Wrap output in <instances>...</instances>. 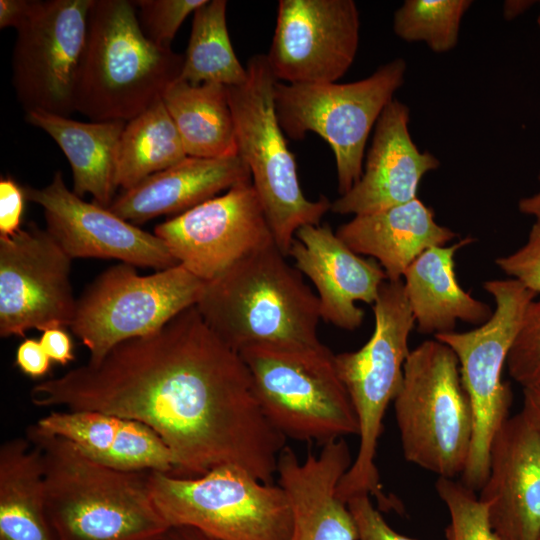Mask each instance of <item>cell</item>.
I'll use <instances>...</instances> for the list:
<instances>
[{
  "label": "cell",
  "mask_w": 540,
  "mask_h": 540,
  "mask_svg": "<svg viewBox=\"0 0 540 540\" xmlns=\"http://www.w3.org/2000/svg\"><path fill=\"white\" fill-rule=\"evenodd\" d=\"M30 398L36 407L98 411L147 425L173 454L176 477L234 465L272 483L286 447L241 355L195 306L117 344L98 362L35 384Z\"/></svg>",
  "instance_id": "obj_1"
},
{
  "label": "cell",
  "mask_w": 540,
  "mask_h": 540,
  "mask_svg": "<svg viewBox=\"0 0 540 540\" xmlns=\"http://www.w3.org/2000/svg\"><path fill=\"white\" fill-rule=\"evenodd\" d=\"M41 453L46 508L57 540H164L171 528L152 498L149 474L110 468L32 424Z\"/></svg>",
  "instance_id": "obj_2"
},
{
  "label": "cell",
  "mask_w": 540,
  "mask_h": 540,
  "mask_svg": "<svg viewBox=\"0 0 540 540\" xmlns=\"http://www.w3.org/2000/svg\"><path fill=\"white\" fill-rule=\"evenodd\" d=\"M232 350L257 346L318 348L317 295L276 244L243 258L205 282L195 305Z\"/></svg>",
  "instance_id": "obj_3"
},
{
  "label": "cell",
  "mask_w": 540,
  "mask_h": 540,
  "mask_svg": "<svg viewBox=\"0 0 540 540\" xmlns=\"http://www.w3.org/2000/svg\"><path fill=\"white\" fill-rule=\"evenodd\" d=\"M184 54L143 32L134 1L93 0L74 94V109L91 121H129L176 82Z\"/></svg>",
  "instance_id": "obj_4"
},
{
  "label": "cell",
  "mask_w": 540,
  "mask_h": 540,
  "mask_svg": "<svg viewBox=\"0 0 540 540\" xmlns=\"http://www.w3.org/2000/svg\"><path fill=\"white\" fill-rule=\"evenodd\" d=\"M373 312L369 340L356 351L335 355L357 416L359 436L357 455L340 480L337 494L344 502L357 495L373 496L379 510L401 511V504L383 491L375 459L386 409L402 384L408 340L415 326L403 280L383 283Z\"/></svg>",
  "instance_id": "obj_5"
},
{
  "label": "cell",
  "mask_w": 540,
  "mask_h": 540,
  "mask_svg": "<svg viewBox=\"0 0 540 540\" xmlns=\"http://www.w3.org/2000/svg\"><path fill=\"white\" fill-rule=\"evenodd\" d=\"M246 69L243 84L227 87L237 153L250 170L275 244L287 257L297 230L320 224L331 202L325 196L310 200L302 191L295 157L276 115L277 80L266 54L252 56Z\"/></svg>",
  "instance_id": "obj_6"
},
{
  "label": "cell",
  "mask_w": 540,
  "mask_h": 540,
  "mask_svg": "<svg viewBox=\"0 0 540 540\" xmlns=\"http://www.w3.org/2000/svg\"><path fill=\"white\" fill-rule=\"evenodd\" d=\"M393 402L404 458L438 477L461 476L474 420L453 350L435 338L410 350Z\"/></svg>",
  "instance_id": "obj_7"
},
{
  "label": "cell",
  "mask_w": 540,
  "mask_h": 540,
  "mask_svg": "<svg viewBox=\"0 0 540 540\" xmlns=\"http://www.w3.org/2000/svg\"><path fill=\"white\" fill-rule=\"evenodd\" d=\"M258 401L285 437L322 445L358 435V420L335 354L318 348L257 346L240 353Z\"/></svg>",
  "instance_id": "obj_8"
},
{
  "label": "cell",
  "mask_w": 540,
  "mask_h": 540,
  "mask_svg": "<svg viewBox=\"0 0 540 540\" xmlns=\"http://www.w3.org/2000/svg\"><path fill=\"white\" fill-rule=\"evenodd\" d=\"M149 488L170 527H191L217 540H287L292 532L284 489L234 465L191 478L150 472Z\"/></svg>",
  "instance_id": "obj_9"
},
{
  "label": "cell",
  "mask_w": 540,
  "mask_h": 540,
  "mask_svg": "<svg viewBox=\"0 0 540 540\" xmlns=\"http://www.w3.org/2000/svg\"><path fill=\"white\" fill-rule=\"evenodd\" d=\"M406 69L405 60L396 58L355 82H276L275 110L284 134L302 140L307 132H313L329 144L340 195L360 179L369 134L403 85Z\"/></svg>",
  "instance_id": "obj_10"
},
{
  "label": "cell",
  "mask_w": 540,
  "mask_h": 540,
  "mask_svg": "<svg viewBox=\"0 0 540 540\" xmlns=\"http://www.w3.org/2000/svg\"><path fill=\"white\" fill-rule=\"evenodd\" d=\"M483 287L495 302L491 317L469 331L434 336L457 356L471 404L474 430L461 482L474 491L481 490L486 481L491 443L509 417L512 392L503 381V369L525 309L537 297L511 278L490 280Z\"/></svg>",
  "instance_id": "obj_11"
},
{
  "label": "cell",
  "mask_w": 540,
  "mask_h": 540,
  "mask_svg": "<svg viewBox=\"0 0 540 540\" xmlns=\"http://www.w3.org/2000/svg\"><path fill=\"white\" fill-rule=\"evenodd\" d=\"M205 282L183 265L139 275L135 266L107 268L77 299L70 329L100 361L117 344L148 335L197 304Z\"/></svg>",
  "instance_id": "obj_12"
},
{
  "label": "cell",
  "mask_w": 540,
  "mask_h": 540,
  "mask_svg": "<svg viewBox=\"0 0 540 540\" xmlns=\"http://www.w3.org/2000/svg\"><path fill=\"white\" fill-rule=\"evenodd\" d=\"M93 0L39 1L19 27L12 52V85L26 112L69 117L85 50Z\"/></svg>",
  "instance_id": "obj_13"
},
{
  "label": "cell",
  "mask_w": 540,
  "mask_h": 540,
  "mask_svg": "<svg viewBox=\"0 0 540 540\" xmlns=\"http://www.w3.org/2000/svg\"><path fill=\"white\" fill-rule=\"evenodd\" d=\"M72 259L46 229L30 222L0 237V336L70 327L76 309Z\"/></svg>",
  "instance_id": "obj_14"
},
{
  "label": "cell",
  "mask_w": 540,
  "mask_h": 540,
  "mask_svg": "<svg viewBox=\"0 0 540 540\" xmlns=\"http://www.w3.org/2000/svg\"><path fill=\"white\" fill-rule=\"evenodd\" d=\"M154 234L178 264L204 282L275 244L251 180L158 224Z\"/></svg>",
  "instance_id": "obj_15"
},
{
  "label": "cell",
  "mask_w": 540,
  "mask_h": 540,
  "mask_svg": "<svg viewBox=\"0 0 540 540\" xmlns=\"http://www.w3.org/2000/svg\"><path fill=\"white\" fill-rule=\"evenodd\" d=\"M359 35L353 0H280L266 57L278 82L335 83L355 60Z\"/></svg>",
  "instance_id": "obj_16"
},
{
  "label": "cell",
  "mask_w": 540,
  "mask_h": 540,
  "mask_svg": "<svg viewBox=\"0 0 540 540\" xmlns=\"http://www.w3.org/2000/svg\"><path fill=\"white\" fill-rule=\"evenodd\" d=\"M26 200L43 209L46 230L71 258L116 259L157 271L178 265L165 243L109 208L84 201L65 184L61 171L41 188L24 187Z\"/></svg>",
  "instance_id": "obj_17"
},
{
  "label": "cell",
  "mask_w": 540,
  "mask_h": 540,
  "mask_svg": "<svg viewBox=\"0 0 540 540\" xmlns=\"http://www.w3.org/2000/svg\"><path fill=\"white\" fill-rule=\"evenodd\" d=\"M479 499L502 540L540 534V436L522 412L509 416L493 438Z\"/></svg>",
  "instance_id": "obj_18"
},
{
  "label": "cell",
  "mask_w": 540,
  "mask_h": 540,
  "mask_svg": "<svg viewBox=\"0 0 540 540\" xmlns=\"http://www.w3.org/2000/svg\"><path fill=\"white\" fill-rule=\"evenodd\" d=\"M288 256L314 284L321 319L349 331L359 328L364 319L356 302L374 304L388 280L376 260L354 252L328 224L298 229Z\"/></svg>",
  "instance_id": "obj_19"
},
{
  "label": "cell",
  "mask_w": 540,
  "mask_h": 540,
  "mask_svg": "<svg viewBox=\"0 0 540 540\" xmlns=\"http://www.w3.org/2000/svg\"><path fill=\"white\" fill-rule=\"evenodd\" d=\"M407 105L393 99L383 110L374 130L360 179L345 194L331 202L340 215L376 213L417 198L423 176L436 170L440 161L422 152L409 132Z\"/></svg>",
  "instance_id": "obj_20"
},
{
  "label": "cell",
  "mask_w": 540,
  "mask_h": 540,
  "mask_svg": "<svg viewBox=\"0 0 540 540\" xmlns=\"http://www.w3.org/2000/svg\"><path fill=\"white\" fill-rule=\"evenodd\" d=\"M353 460L346 441L323 444L302 461L285 447L277 465L278 484L286 492L293 512L287 540H358L357 528L337 487Z\"/></svg>",
  "instance_id": "obj_21"
},
{
  "label": "cell",
  "mask_w": 540,
  "mask_h": 540,
  "mask_svg": "<svg viewBox=\"0 0 540 540\" xmlns=\"http://www.w3.org/2000/svg\"><path fill=\"white\" fill-rule=\"evenodd\" d=\"M35 424L68 440L101 465L175 475L176 463L168 446L154 430L134 419L89 410H52Z\"/></svg>",
  "instance_id": "obj_22"
},
{
  "label": "cell",
  "mask_w": 540,
  "mask_h": 540,
  "mask_svg": "<svg viewBox=\"0 0 540 540\" xmlns=\"http://www.w3.org/2000/svg\"><path fill=\"white\" fill-rule=\"evenodd\" d=\"M250 180V170L238 154L222 158L187 156L123 191L108 208L139 225L159 216L182 214L221 191Z\"/></svg>",
  "instance_id": "obj_23"
},
{
  "label": "cell",
  "mask_w": 540,
  "mask_h": 540,
  "mask_svg": "<svg viewBox=\"0 0 540 540\" xmlns=\"http://www.w3.org/2000/svg\"><path fill=\"white\" fill-rule=\"evenodd\" d=\"M336 234L357 254L376 260L389 281L402 280L410 264L425 250L444 246L457 236L438 224L434 211L418 198L354 216L339 226Z\"/></svg>",
  "instance_id": "obj_24"
},
{
  "label": "cell",
  "mask_w": 540,
  "mask_h": 540,
  "mask_svg": "<svg viewBox=\"0 0 540 540\" xmlns=\"http://www.w3.org/2000/svg\"><path fill=\"white\" fill-rule=\"evenodd\" d=\"M473 241L468 236L431 247L405 271L404 290L418 332L435 336L454 331L458 321L480 326L491 317L492 308L466 292L456 276L455 255Z\"/></svg>",
  "instance_id": "obj_25"
},
{
  "label": "cell",
  "mask_w": 540,
  "mask_h": 540,
  "mask_svg": "<svg viewBox=\"0 0 540 540\" xmlns=\"http://www.w3.org/2000/svg\"><path fill=\"white\" fill-rule=\"evenodd\" d=\"M25 119L46 132L66 156L72 191L81 198L90 194L96 204L108 208L116 198L117 155L126 122H82L44 111L26 112Z\"/></svg>",
  "instance_id": "obj_26"
},
{
  "label": "cell",
  "mask_w": 540,
  "mask_h": 540,
  "mask_svg": "<svg viewBox=\"0 0 540 540\" xmlns=\"http://www.w3.org/2000/svg\"><path fill=\"white\" fill-rule=\"evenodd\" d=\"M0 540H57L47 514L41 453L26 437L0 447Z\"/></svg>",
  "instance_id": "obj_27"
},
{
  "label": "cell",
  "mask_w": 540,
  "mask_h": 540,
  "mask_svg": "<svg viewBox=\"0 0 540 540\" xmlns=\"http://www.w3.org/2000/svg\"><path fill=\"white\" fill-rule=\"evenodd\" d=\"M187 156L222 158L236 155L234 119L226 86L177 80L162 96Z\"/></svg>",
  "instance_id": "obj_28"
},
{
  "label": "cell",
  "mask_w": 540,
  "mask_h": 540,
  "mask_svg": "<svg viewBox=\"0 0 540 540\" xmlns=\"http://www.w3.org/2000/svg\"><path fill=\"white\" fill-rule=\"evenodd\" d=\"M187 157L162 99L126 122L116 168L117 186L129 190Z\"/></svg>",
  "instance_id": "obj_29"
},
{
  "label": "cell",
  "mask_w": 540,
  "mask_h": 540,
  "mask_svg": "<svg viewBox=\"0 0 540 540\" xmlns=\"http://www.w3.org/2000/svg\"><path fill=\"white\" fill-rule=\"evenodd\" d=\"M227 1L207 0L193 13L191 33L178 80L198 85L238 86L247 80V69L232 47L227 22Z\"/></svg>",
  "instance_id": "obj_30"
},
{
  "label": "cell",
  "mask_w": 540,
  "mask_h": 540,
  "mask_svg": "<svg viewBox=\"0 0 540 540\" xmlns=\"http://www.w3.org/2000/svg\"><path fill=\"white\" fill-rule=\"evenodd\" d=\"M470 0H406L393 17L395 34L407 42H424L433 52L445 53L458 42L462 17Z\"/></svg>",
  "instance_id": "obj_31"
},
{
  "label": "cell",
  "mask_w": 540,
  "mask_h": 540,
  "mask_svg": "<svg viewBox=\"0 0 540 540\" xmlns=\"http://www.w3.org/2000/svg\"><path fill=\"white\" fill-rule=\"evenodd\" d=\"M435 489L450 515L445 529L447 540H502L493 530L487 507L476 491L461 481L443 477H438Z\"/></svg>",
  "instance_id": "obj_32"
},
{
  "label": "cell",
  "mask_w": 540,
  "mask_h": 540,
  "mask_svg": "<svg viewBox=\"0 0 540 540\" xmlns=\"http://www.w3.org/2000/svg\"><path fill=\"white\" fill-rule=\"evenodd\" d=\"M506 366L523 388L540 387V295L525 309Z\"/></svg>",
  "instance_id": "obj_33"
},
{
  "label": "cell",
  "mask_w": 540,
  "mask_h": 540,
  "mask_svg": "<svg viewBox=\"0 0 540 540\" xmlns=\"http://www.w3.org/2000/svg\"><path fill=\"white\" fill-rule=\"evenodd\" d=\"M207 0H137L134 1L140 26L154 43L171 47L180 26Z\"/></svg>",
  "instance_id": "obj_34"
},
{
  "label": "cell",
  "mask_w": 540,
  "mask_h": 540,
  "mask_svg": "<svg viewBox=\"0 0 540 540\" xmlns=\"http://www.w3.org/2000/svg\"><path fill=\"white\" fill-rule=\"evenodd\" d=\"M496 265L511 279L540 295V225L534 223L527 241L519 249L495 260Z\"/></svg>",
  "instance_id": "obj_35"
},
{
  "label": "cell",
  "mask_w": 540,
  "mask_h": 540,
  "mask_svg": "<svg viewBox=\"0 0 540 540\" xmlns=\"http://www.w3.org/2000/svg\"><path fill=\"white\" fill-rule=\"evenodd\" d=\"M356 524L358 540H415L389 526L369 495H357L347 502Z\"/></svg>",
  "instance_id": "obj_36"
},
{
  "label": "cell",
  "mask_w": 540,
  "mask_h": 540,
  "mask_svg": "<svg viewBox=\"0 0 540 540\" xmlns=\"http://www.w3.org/2000/svg\"><path fill=\"white\" fill-rule=\"evenodd\" d=\"M26 196L21 187L12 177L0 179V237H9L22 227V216Z\"/></svg>",
  "instance_id": "obj_37"
},
{
  "label": "cell",
  "mask_w": 540,
  "mask_h": 540,
  "mask_svg": "<svg viewBox=\"0 0 540 540\" xmlns=\"http://www.w3.org/2000/svg\"><path fill=\"white\" fill-rule=\"evenodd\" d=\"M15 365L26 376L37 379L49 372L51 359L39 339L25 338L16 349Z\"/></svg>",
  "instance_id": "obj_38"
},
{
  "label": "cell",
  "mask_w": 540,
  "mask_h": 540,
  "mask_svg": "<svg viewBox=\"0 0 540 540\" xmlns=\"http://www.w3.org/2000/svg\"><path fill=\"white\" fill-rule=\"evenodd\" d=\"M39 341L52 362L67 365L75 359L71 336L63 327L42 331Z\"/></svg>",
  "instance_id": "obj_39"
},
{
  "label": "cell",
  "mask_w": 540,
  "mask_h": 540,
  "mask_svg": "<svg viewBox=\"0 0 540 540\" xmlns=\"http://www.w3.org/2000/svg\"><path fill=\"white\" fill-rule=\"evenodd\" d=\"M37 0H0V28L21 27L33 13Z\"/></svg>",
  "instance_id": "obj_40"
},
{
  "label": "cell",
  "mask_w": 540,
  "mask_h": 540,
  "mask_svg": "<svg viewBox=\"0 0 540 540\" xmlns=\"http://www.w3.org/2000/svg\"><path fill=\"white\" fill-rule=\"evenodd\" d=\"M521 412L540 436V387L523 388Z\"/></svg>",
  "instance_id": "obj_41"
},
{
  "label": "cell",
  "mask_w": 540,
  "mask_h": 540,
  "mask_svg": "<svg viewBox=\"0 0 540 540\" xmlns=\"http://www.w3.org/2000/svg\"><path fill=\"white\" fill-rule=\"evenodd\" d=\"M164 540H217L191 527H171Z\"/></svg>",
  "instance_id": "obj_42"
},
{
  "label": "cell",
  "mask_w": 540,
  "mask_h": 540,
  "mask_svg": "<svg viewBox=\"0 0 540 540\" xmlns=\"http://www.w3.org/2000/svg\"><path fill=\"white\" fill-rule=\"evenodd\" d=\"M540 182V173L538 176ZM519 211L523 214L533 216L535 223L540 225V191L534 195L522 198L518 203Z\"/></svg>",
  "instance_id": "obj_43"
},
{
  "label": "cell",
  "mask_w": 540,
  "mask_h": 540,
  "mask_svg": "<svg viewBox=\"0 0 540 540\" xmlns=\"http://www.w3.org/2000/svg\"><path fill=\"white\" fill-rule=\"evenodd\" d=\"M527 1H507L504 5V14L507 19L513 18L528 7Z\"/></svg>",
  "instance_id": "obj_44"
},
{
  "label": "cell",
  "mask_w": 540,
  "mask_h": 540,
  "mask_svg": "<svg viewBox=\"0 0 540 540\" xmlns=\"http://www.w3.org/2000/svg\"><path fill=\"white\" fill-rule=\"evenodd\" d=\"M537 22H538V25L540 26V11H539V15H538V18H537Z\"/></svg>",
  "instance_id": "obj_45"
},
{
  "label": "cell",
  "mask_w": 540,
  "mask_h": 540,
  "mask_svg": "<svg viewBox=\"0 0 540 540\" xmlns=\"http://www.w3.org/2000/svg\"><path fill=\"white\" fill-rule=\"evenodd\" d=\"M536 540H540V534H539V536L537 537V539H536Z\"/></svg>",
  "instance_id": "obj_46"
}]
</instances>
